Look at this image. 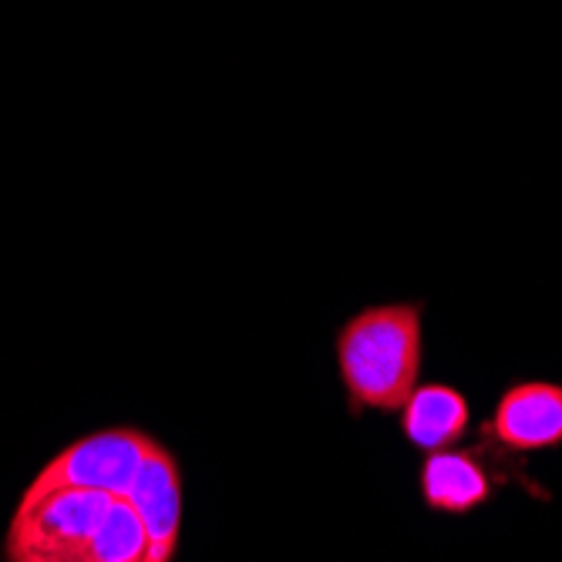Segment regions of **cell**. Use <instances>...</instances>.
Instances as JSON below:
<instances>
[{
	"label": "cell",
	"instance_id": "obj_1",
	"mask_svg": "<svg viewBox=\"0 0 562 562\" xmlns=\"http://www.w3.org/2000/svg\"><path fill=\"white\" fill-rule=\"evenodd\" d=\"M135 485L122 492L37 472L11 513L0 555L4 562H159Z\"/></svg>",
	"mask_w": 562,
	"mask_h": 562
},
{
	"label": "cell",
	"instance_id": "obj_2",
	"mask_svg": "<svg viewBox=\"0 0 562 562\" xmlns=\"http://www.w3.org/2000/svg\"><path fill=\"white\" fill-rule=\"evenodd\" d=\"M425 300H384L350 314L334 334L347 412L397 415L425 368Z\"/></svg>",
	"mask_w": 562,
	"mask_h": 562
},
{
	"label": "cell",
	"instance_id": "obj_3",
	"mask_svg": "<svg viewBox=\"0 0 562 562\" xmlns=\"http://www.w3.org/2000/svg\"><path fill=\"white\" fill-rule=\"evenodd\" d=\"M479 438L505 454L562 448V381L526 378L505 384L479 428Z\"/></svg>",
	"mask_w": 562,
	"mask_h": 562
},
{
	"label": "cell",
	"instance_id": "obj_4",
	"mask_svg": "<svg viewBox=\"0 0 562 562\" xmlns=\"http://www.w3.org/2000/svg\"><path fill=\"white\" fill-rule=\"evenodd\" d=\"M502 475L479 448H441L425 454L418 469V492L428 513L472 516L492 502Z\"/></svg>",
	"mask_w": 562,
	"mask_h": 562
},
{
	"label": "cell",
	"instance_id": "obj_5",
	"mask_svg": "<svg viewBox=\"0 0 562 562\" xmlns=\"http://www.w3.org/2000/svg\"><path fill=\"white\" fill-rule=\"evenodd\" d=\"M397 425L407 445L418 448L422 454H431L458 445L469 435L472 404L462 387L448 381H428L418 384L412 397L404 401V407L397 412Z\"/></svg>",
	"mask_w": 562,
	"mask_h": 562
}]
</instances>
